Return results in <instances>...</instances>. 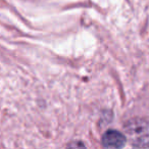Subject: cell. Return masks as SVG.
<instances>
[{"instance_id": "1", "label": "cell", "mask_w": 149, "mask_h": 149, "mask_svg": "<svg viewBox=\"0 0 149 149\" xmlns=\"http://www.w3.org/2000/svg\"><path fill=\"white\" fill-rule=\"evenodd\" d=\"M126 138L135 147H149V120L144 118H132L125 125Z\"/></svg>"}, {"instance_id": "2", "label": "cell", "mask_w": 149, "mask_h": 149, "mask_svg": "<svg viewBox=\"0 0 149 149\" xmlns=\"http://www.w3.org/2000/svg\"><path fill=\"white\" fill-rule=\"evenodd\" d=\"M126 141V136L116 130L107 131L102 137V145L106 148H122Z\"/></svg>"}]
</instances>
